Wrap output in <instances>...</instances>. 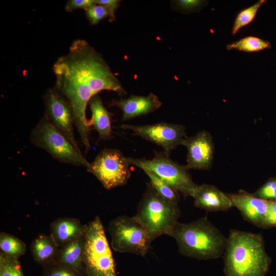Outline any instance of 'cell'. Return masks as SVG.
I'll list each match as a JSON object with an SVG mask.
<instances>
[{
  "instance_id": "obj_24",
  "label": "cell",
  "mask_w": 276,
  "mask_h": 276,
  "mask_svg": "<svg viewBox=\"0 0 276 276\" xmlns=\"http://www.w3.org/2000/svg\"><path fill=\"white\" fill-rule=\"evenodd\" d=\"M0 276H24L18 259L0 252Z\"/></svg>"
},
{
  "instance_id": "obj_1",
  "label": "cell",
  "mask_w": 276,
  "mask_h": 276,
  "mask_svg": "<svg viewBox=\"0 0 276 276\" xmlns=\"http://www.w3.org/2000/svg\"><path fill=\"white\" fill-rule=\"evenodd\" d=\"M54 87L68 100L74 124L82 142L89 140V126L86 109L90 99L102 90L126 94L102 56L86 40H74L68 53L58 58L53 65Z\"/></svg>"
},
{
  "instance_id": "obj_23",
  "label": "cell",
  "mask_w": 276,
  "mask_h": 276,
  "mask_svg": "<svg viewBox=\"0 0 276 276\" xmlns=\"http://www.w3.org/2000/svg\"><path fill=\"white\" fill-rule=\"evenodd\" d=\"M266 0H260L253 5L241 10L237 15L232 28V34L235 35L242 28L250 24L255 18L259 9Z\"/></svg>"
},
{
  "instance_id": "obj_28",
  "label": "cell",
  "mask_w": 276,
  "mask_h": 276,
  "mask_svg": "<svg viewBox=\"0 0 276 276\" xmlns=\"http://www.w3.org/2000/svg\"><path fill=\"white\" fill-rule=\"evenodd\" d=\"M276 227V201H269L268 210L261 226L267 229Z\"/></svg>"
},
{
  "instance_id": "obj_18",
  "label": "cell",
  "mask_w": 276,
  "mask_h": 276,
  "mask_svg": "<svg viewBox=\"0 0 276 276\" xmlns=\"http://www.w3.org/2000/svg\"><path fill=\"white\" fill-rule=\"evenodd\" d=\"M84 241L85 235L59 247L55 261L87 276L83 261Z\"/></svg>"
},
{
  "instance_id": "obj_21",
  "label": "cell",
  "mask_w": 276,
  "mask_h": 276,
  "mask_svg": "<svg viewBox=\"0 0 276 276\" xmlns=\"http://www.w3.org/2000/svg\"><path fill=\"white\" fill-rule=\"evenodd\" d=\"M143 171L149 178L150 185L159 195L169 201L178 204L180 195L177 191L153 172L148 170Z\"/></svg>"
},
{
  "instance_id": "obj_14",
  "label": "cell",
  "mask_w": 276,
  "mask_h": 276,
  "mask_svg": "<svg viewBox=\"0 0 276 276\" xmlns=\"http://www.w3.org/2000/svg\"><path fill=\"white\" fill-rule=\"evenodd\" d=\"M162 105L158 97L152 93L147 96L132 95L126 99L112 100L109 107L116 106L123 112L122 121H126L154 111Z\"/></svg>"
},
{
  "instance_id": "obj_5",
  "label": "cell",
  "mask_w": 276,
  "mask_h": 276,
  "mask_svg": "<svg viewBox=\"0 0 276 276\" xmlns=\"http://www.w3.org/2000/svg\"><path fill=\"white\" fill-rule=\"evenodd\" d=\"M83 261L87 276H118L104 227L98 216L87 224Z\"/></svg>"
},
{
  "instance_id": "obj_3",
  "label": "cell",
  "mask_w": 276,
  "mask_h": 276,
  "mask_svg": "<svg viewBox=\"0 0 276 276\" xmlns=\"http://www.w3.org/2000/svg\"><path fill=\"white\" fill-rule=\"evenodd\" d=\"M183 256L199 260L218 258L223 255L227 238L207 217L189 223L177 221L168 234Z\"/></svg>"
},
{
  "instance_id": "obj_16",
  "label": "cell",
  "mask_w": 276,
  "mask_h": 276,
  "mask_svg": "<svg viewBox=\"0 0 276 276\" xmlns=\"http://www.w3.org/2000/svg\"><path fill=\"white\" fill-rule=\"evenodd\" d=\"M87 224L75 218H58L50 224V235L58 247L84 236Z\"/></svg>"
},
{
  "instance_id": "obj_12",
  "label": "cell",
  "mask_w": 276,
  "mask_h": 276,
  "mask_svg": "<svg viewBox=\"0 0 276 276\" xmlns=\"http://www.w3.org/2000/svg\"><path fill=\"white\" fill-rule=\"evenodd\" d=\"M182 145L187 149L186 167L188 170H205L211 168L214 146L212 136L208 131L202 130L194 136L187 137Z\"/></svg>"
},
{
  "instance_id": "obj_4",
  "label": "cell",
  "mask_w": 276,
  "mask_h": 276,
  "mask_svg": "<svg viewBox=\"0 0 276 276\" xmlns=\"http://www.w3.org/2000/svg\"><path fill=\"white\" fill-rule=\"evenodd\" d=\"M178 204L159 195L152 186L147 185L134 216L148 230L152 240L168 235L180 217Z\"/></svg>"
},
{
  "instance_id": "obj_8",
  "label": "cell",
  "mask_w": 276,
  "mask_h": 276,
  "mask_svg": "<svg viewBox=\"0 0 276 276\" xmlns=\"http://www.w3.org/2000/svg\"><path fill=\"white\" fill-rule=\"evenodd\" d=\"M111 247L120 253L144 257L153 241L146 227L134 216H120L112 220L108 227Z\"/></svg>"
},
{
  "instance_id": "obj_9",
  "label": "cell",
  "mask_w": 276,
  "mask_h": 276,
  "mask_svg": "<svg viewBox=\"0 0 276 276\" xmlns=\"http://www.w3.org/2000/svg\"><path fill=\"white\" fill-rule=\"evenodd\" d=\"M129 165L121 151L105 148L102 150L86 168L107 190L125 185L131 173Z\"/></svg>"
},
{
  "instance_id": "obj_15",
  "label": "cell",
  "mask_w": 276,
  "mask_h": 276,
  "mask_svg": "<svg viewBox=\"0 0 276 276\" xmlns=\"http://www.w3.org/2000/svg\"><path fill=\"white\" fill-rule=\"evenodd\" d=\"M192 197L195 207L208 212L226 211L233 206L226 193L214 185H197Z\"/></svg>"
},
{
  "instance_id": "obj_10",
  "label": "cell",
  "mask_w": 276,
  "mask_h": 276,
  "mask_svg": "<svg viewBox=\"0 0 276 276\" xmlns=\"http://www.w3.org/2000/svg\"><path fill=\"white\" fill-rule=\"evenodd\" d=\"M44 115L58 131L81 152L74 134V117L70 103L55 87L49 89L43 96Z\"/></svg>"
},
{
  "instance_id": "obj_25",
  "label": "cell",
  "mask_w": 276,
  "mask_h": 276,
  "mask_svg": "<svg viewBox=\"0 0 276 276\" xmlns=\"http://www.w3.org/2000/svg\"><path fill=\"white\" fill-rule=\"evenodd\" d=\"M42 267V276H87L76 269L60 264L55 261Z\"/></svg>"
},
{
  "instance_id": "obj_19",
  "label": "cell",
  "mask_w": 276,
  "mask_h": 276,
  "mask_svg": "<svg viewBox=\"0 0 276 276\" xmlns=\"http://www.w3.org/2000/svg\"><path fill=\"white\" fill-rule=\"evenodd\" d=\"M58 250L51 235L43 233L39 234L30 244L34 260L42 266L55 261Z\"/></svg>"
},
{
  "instance_id": "obj_6",
  "label": "cell",
  "mask_w": 276,
  "mask_h": 276,
  "mask_svg": "<svg viewBox=\"0 0 276 276\" xmlns=\"http://www.w3.org/2000/svg\"><path fill=\"white\" fill-rule=\"evenodd\" d=\"M30 142L41 148L58 161L87 168L90 163L70 141L54 128L43 116L30 133Z\"/></svg>"
},
{
  "instance_id": "obj_22",
  "label": "cell",
  "mask_w": 276,
  "mask_h": 276,
  "mask_svg": "<svg viewBox=\"0 0 276 276\" xmlns=\"http://www.w3.org/2000/svg\"><path fill=\"white\" fill-rule=\"evenodd\" d=\"M270 43L264 39L254 37L247 36L234 42L226 46L227 50L235 49L245 52H259L270 49Z\"/></svg>"
},
{
  "instance_id": "obj_30",
  "label": "cell",
  "mask_w": 276,
  "mask_h": 276,
  "mask_svg": "<svg viewBox=\"0 0 276 276\" xmlns=\"http://www.w3.org/2000/svg\"><path fill=\"white\" fill-rule=\"evenodd\" d=\"M120 1L119 0H97V3L104 6L109 14V21H113L115 19V12L119 7Z\"/></svg>"
},
{
  "instance_id": "obj_2",
  "label": "cell",
  "mask_w": 276,
  "mask_h": 276,
  "mask_svg": "<svg viewBox=\"0 0 276 276\" xmlns=\"http://www.w3.org/2000/svg\"><path fill=\"white\" fill-rule=\"evenodd\" d=\"M225 276H265L271 259L261 234L231 229L223 253Z\"/></svg>"
},
{
  "instance_id": "obj_26",
  "label": "cell",
  "mask_w": 276,
  "mask_h": 276,
  "mask_svg": "<svg viewBox=\"0 0 276 276\" xmlns=\"http://www.w3.org/2000/svg\"><path fill=\"white\" fill-rule=\"evenodd\" d=\"M253 194L265 200L276 201V177L269 178Z\"/></svg>"
},
{
  "instance_id": "obj_17",
  "label": "cell",
  "mask_w": 276,
  "mask_h": 276,
  "mask_svg": "<svg viewBox=\"0 0 276 276\" xmlns=\"http://www.w3.org/2000/svg\"><path fill=\"white\" fill-rule=\"evenodd\" d=\"M91 117L88 121L89 126H92L98 134L99 140H109L113 137L111 121L113 113L104 106L100 96H94L88 102Z\"/></svg>"
},
{
  "instance_id": "obj_13",
  "label": "cell",
  "mask_w": 276,
  "mask_h": 276,
  "mask_svg": "<svg viewBox=\"0 0 276 276\" xmlns=\"http://www.w3.org/2000/svg\"><path fill=\"white\" fill-rule=\"evenodd\" d=\"M232 206L239 210L244 219L261 228L264 220L269 201L255 196L244 190L237 193H226Z\"/></svg>"
},
{
  "instance_id": "obj_20",
  "label": "cell",
  "mask_w": 276,
  "mask_h": 276,
  "mask_svg": "<svg viewBox=\"0 0 276 276\" xmlns=\"http://www.w3.org/2000/svg\"><path fill=\"white\" fill-rule=\"evenodd\" d=\"M0 250L4 254L16 259L24 255L27 250L25 242L11 234L0 233Z\"/></svg>"
},
{
  "instance_id": "obj_11",
  "label": "cell",
  "mask_w": 276,
  "mask_h": 276,
  "mask_svg": "<svg viewBox=\"0 0 276 276\" xmlns=\"http://www.w3.org/2000/svg\"><path fill=\"white\" fill-rule=\"evenodd\" d=\"M120 127L157 145L169 154L177 146L182 145L187 137L184 126L166 122L144 125L122 124Z\"/></svg>"
},
{
  "instance_id": "obj_7",
  "label": "cell",
  "mask_w": 276,
  "mask_h": 276,
  "mask_svg": "<svg viewBox=\"0 0 276 276\" xmlns=\"http://www.w3.org/2000/svg\"><path fill=\"white\" fill-rule=\"evenodd\" d=\"M129 165L144 170H148L157 175L185 198L192 197L197 187L186 166L173 161L170 154L165 152H155L150 159L126 157Z\"/></svg>"
},
{
  "instance_id": "obj_31",
  "label": "cell",
  "mask_w": 276,
  "mask_h": 276,
  "mask_svg": "<svg viewBox=\"0 0 276 276\" xmlns=\"http://www.w3.org/2000/svg\"><path fill=\"white\" fill-rule=\"evenodd\" d=\"M204 3L198 0H179L176 1L177 6L182 10L191 11L200 7Z\"/></svg>"
},
{
  "instance_id": "obj_29",
  "label": "cell",
  "mask_w": 276,
  "mask_h": 276,
  "mask_svg": "<svg viewBox=\"0 0 276 276\" xmlns=\"http://www.w3.org/2000/svg\"><path fill=\"white\" fill-rule=\"evenodd\" d=\"M97 4V0H70L66 2L65 10L67 12H72L77 9H83Z\"/></svg>"
},
{
  "instance_id": "obj_27",
  "label": "cell",
  "mask_w": 276,
  "mask_h": 276,
  "mask_svg": "<svg viewBox=\"0 0 276 276\" xmlns=\"http://www.w3.org/2000/svg\"><path fill=\"white\" fill-rule=\"evenodd\" d=\"M87 19L89 22L95 25L103 19L109 17L107 8L102 5L96 4L84 9Z\"/></svg>"
}]
</instances>
